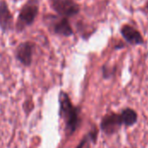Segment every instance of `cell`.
Here are the masks:
<instances>
[{
    "mask_svg": "<svg viewBox=\"0 0 148 148\" xmlns=\"http://www.w3.org/2000/svg\"><path fill=\"white\" fill-rule=\"evenodd\" d=\"M59 114L65 124L67 135H72L81 125V108L73 105L69 95L64 91L59 94Z\"/></svg>",
    "mask_w": 148,
    "mask_h": 148,
    "instance_id": "cell-1",
    "label": "cell"
},
{
    "mask_svg": "<svg viewBox=\"0 0 148 148\" xmlns=\"http://www.w3.org/2000/svg\"><path fill=\"white\" fill-rule=\"evenodd\" d=\"M39 9L38 0H28L27 3L21 9L17 21H16V29L18 31L23 30L27 26L31 25L35 18L37 16Z\"/></svg>",
    "mask_w": 148,
    "mask_h": 148,
    "instance_id": "cell-2",
    "label": "cell"
},
{
    "mask_svg": "<svg viewBox=\"0 0 148 148\" xmlns=\"http://www.w3.org/2000/svg\"><path fill=\"white\" fill-rule=\"evenodd\" d=\"M123 125V121L121 114L111 112L106 114L101 121L100 129L107 136H113L116 134Z\"/></svg>",
    "mask_w": 148,
    "mask_h": 148,
    "instance_id": "cell-3",
    "label": "cell"
},
{
    "mask_svg": "<svg viewBox=\"0 0 148 148\" xmlns=\"http://www.w3.org/2000/svg\"><path fill=\"white\" fill-rule=\"evenodd\" d=\"M51 8L62 17H71L80 12V5L74 0H50Z\"/></svg>",
    "mask_w": 148,
    "mask_h": 148,
    "instance_id": "cell-4",
    "label": "cell"
},
{
    "mask_svg": "<svg viewBox=\"0 0 148 148\" xmlns=\"http://www.w3.org/2000/svg\"><path fill=\"white\" fill-rule=\"evenodd\" d=\"M120 33L125 42L131 46H139L145 44V39L142 34L134 26L130 24H124L120 29Z\"/></svg>",
    "mask_w": 148,
    "mask_h": 148,
    "instance_id": "cell-5",
    "label": "cell"
},
{
    "mask_svg": "<svg viewBox=\"0 0 148 148\" xmlns=\"http://www.w3.org/2000/svg\"><path fill=\"white\" fill-rule=\"evenodd\" d=\"M35 44L31 42H24L20 43L15 52L16 58L24 66H29L32 62Z\"/></svg>",
    "mask_w": 148,
    "mask_h": 148,
    "instance_id": "cell-6",
    "label": "cell"
},
{
    "mask_svg": "<svg viewBox=\"0 0 148 148\" xmlns=\"http://www.w3.org/2000/svg\"><path fill=\"white\" fill-rule=\"evenodd\" d=\"M52 18L50 26L54 33L63 36H71L73 35V29L68 18L62 16H52Z\"/></svg>",
    "mask_w": 148,
    "mask_h": 148,
    "instance_id": "cell-7",
    "label": "cell"
},
{
    "mask_svg": "<svg viewBox=\"0 0 148 148\" xmlns=\"http://www.w3.org/2000/svg\"><path fill=\"white\" fill-rule=\"evenodd\" d=\"M13 16L4 1L0 2V28L3 31H8L12 29Z\"/></svg>",
    "mask_w": 148,
    "mask_h": 148,
    "instance_id": "cell-8",
    "label": "cell"
},
{
    "mask_svg": "<svg viewBox=\"0 0 148 148\" xmlns=\"http://www.w3.org/2000/svg\"><path fill=\"white\" fill-rule=\"evenodd\" d=\"M123 125L127 127H131L134 126L138 121V114L137 112L131 108H124L121 113Z\"/></svg>",
    "mask_w": 148,
    "mask_h": 148,
    "instance_id": "cell-9",
    "label": "cell"
},
{
    "mask_svg": "<svg viewBox=\"0 0 148 148\" xmlns=\"http://www.w3.org/2000/svg\"><path fill=\"white\" fill-rule=\"evenodd\" d=\"M98 129L96 127H93V128L82 139L79 145L76 148H90L91 144H96L97 139H98Z\"/></svg>",
    "mask_w": 148,
    "mask_h": 148,
    "instance_id": "cell-10",
    "label": "cell"
},
{
    "mask_svg": "<svg viewBox=\"0 0 148 148\" xmlns=\"http://www.w3.org/2000/svg\"><path fill=\"white\" fill-rule=\"evenodd\" d=\"M116 66H109L108 64H104L101 67V73L102 77L106 80L111 79L114 76L116 73Z\"/></svg>",
    "mask_w": 148,
    "mask_h": 148,
    "instance_id": "cell-11",
    "label": "cell"
},
{
    "mask_svg": "<svg viewBox=\"0 0 148 148\" xmlns=\"http://www.w3.org/2000/svg\"><path fill=\"white\" fill-rule=\"evenodd\" d=\"M125 44L123 43V42H118L116 45H114V49H115V50H118V49H124L125 48Z\"/></svg>",
    "mask_w": 148,
    "mask_h": 148,
    "instance_id": "cell-12",
    "label": "cell"
},
{
    "mask_svg": "<svg viewBox=\"0 0 148 148\" xmlns=\"http://www.w3.org/2000/svg\"><path fill=\"white\" fill-rule=\"evenodd\" d=\"M125 148H137V147H125Z\"/></svg>",
    "mask_w": 148,
    "mask_h": 148,
    "instance_id": "cell-13",
    "label": "cell"
}]
</instances>
